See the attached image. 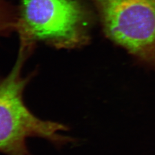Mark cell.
<instances>
[{
  "label": "cell",
  "instance_id": "6da1fadb",
  "mask_svg": "<svg viewBox=\"0 0 155 155\" xmlns=\"http://www.w3.org/2000/svg\"><path fill=\"white\" fill-rule=\"evenodd\" d=\"M31 48L21 43L12 69L0 78V153L5 155H32L29 138L44 139L57 148L76 141L63 134L69 130L67 125L38 118L25 103L24 91L33 74L24 76L22 71Z\"/></svg>",
  "mask_w": 155,
  "mask_h": 155
},
{
  "label": "cell",
  "instance_id": "7a4b0ae2",
  "mask_svg": "<svg viewBox=\"0 0 155 155\" xmlns=\"http://www.w3.org/2000/svg\"><path fill=\"white\" fill-rule=\"evenodd\" d=\"M15 28L20 43L33 47L41 42L63 48L89 41L93 23L82 0H19Z\"/></svg>",
  "mask_w": 155,
  "mask_h": 155
},
{
  "label": "cell",
  "instance_id": "3957f363",
  "mask_svg": "<svg viewBox=\"0 0 155 155\" xmlns=\"http://www.w3.org/2000/svg\"><path fill=\"white\" fill-rule=\"evenodd\" d=\"M106 38L155 70V0H89Z\"/></svg>",
  "mask_w": 155,
  "mask_h": 155
},
{
  "label": "cell",
  "instance_id": "277c9868",
  "mask_svg": "<svg viewBox=\"0 0 155 155\" xmlns=\"http://www.w3.org/2000/svg\"><path fill=\"white\" fill-rule=\"evenodd\" d=\"M16 19V13L14 14L5 0H0V35L15 28Z\"/></svg>",
  "mask_w": 155,
  "mask_h": 155
}]
</instances>
